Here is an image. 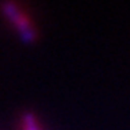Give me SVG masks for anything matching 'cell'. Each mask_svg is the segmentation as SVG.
<instances>
[{
	"label": "cell",
	"instance_id": "7a4b0ae2",
	"mask_svg": "<svg viewBox=\"0 0 130 130\" xmlns=\"http://www.w3.org/2000/svg\"><path fill=\"white\" fill-rule=\"evenodd\" d=\"M21 130H43L32 113H25L21 118Z\"/></svg>",
	"mask_w": 130,
	"mask_h": 130
},
{
	"label": "cell",
	"instance_id": "6da1fadb",
	"mask_svg": "<svg viewBox=\"0 0 130 130\" xmlns=\"http://www.w3.org/2000/svg\"><path fill=\"white\" fill-rule=\"evenodd\" d=\"M2 12L11 21V24L16 28V31L20 33L21 39L24 41L29 43V41H33L36 39L37 33H36L35 27H33L32 19L17 4H15V3L2 4Z\"/></svg>",
	"mask_w": 130,
	"mask_h": 130
}]
</instances>
